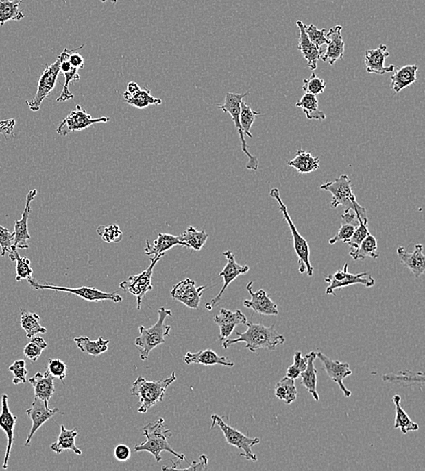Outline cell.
<instances>
[{
  "mask_svg": "<svg viewBox=\"0 0 425 471\" xmlns=\"http://www.w3.org/2000/svg\"><path fill=\"white\" fill-rule=\"evenodd\" d=\"M246 324L247 327L246 332L241 333L236 331L235 333L238 335L237 338H227L226 340H224L223 344H222L224 349H228L233 344L243 342L246 344L245 348L252 353H256L258 349L274 351L276 347L285 343V336L278 333L275 329L274 325L266 327L263 324H254L252 322H247Z\"/></svg>",
  "mask_w": 425,
  "mask_h": 471,
  "instance_id": "cell-1",
  "label": "cell"
},
{
  "mask_svg": "<svg viewBox=\"0 0 425 471\" xmlns=\"http://www.w3.org/2000/svg\"><path fill=\"white\" fill-rule=\"evenodd\" d=\"M143 434L146 437V441L135 445L134 450L136 453L147 451L154 457L157 462H160L162 461L160 453L162 451H167V453L173 454L180 461H187L184 454L176 453L169 442V439L171 436V431L165 425V419L162 418L156 420V422L148 423L147 425H145L143 427Z\"/></svg>",
  "mask_w": 425,
  "mask_h": 471,
  "instance_id": "cell-2",
  "label": "cell"
},
{
  "mask_svg": "<svg viewBox=\"0 0 425 471\" xmlns=\"http://www.w3.org/2000/svg\"><path fill=\"white\" fill-rule=\"evenodd\" d=\"M175 381V372H173L170 377L159 381H148L142 377H138L131 389V395L140 398L138 412L146 413L157 403L162 402L166 390Z\"/></svg>",
  "mask_w": 425,
  "mask_h": 471,
  "instance_id": "cell-3",
  "label": "cell"
},
{
  "mask_svg": "<svg viewBox=\"0 0 425 471\" xmlns=\"http://www.w3.org/2000/svg\"><path fill=\"white\" fill-rule=\"evenodd\" d=\"M158 320L150 328L143 325L139 327L140 335L135 339L134 344L140 351L141 360H147L149 355L157 346L165 343L166 336L170 335L171 327L165 324L169 316H173V312L165 307L158 310Z\"/></svg>",
  "mask_w": 425,
  "mask_h": 471,
  "instance_id": "cell-4",
  "label": "cell"
},
{
  "mask_svg": "<svg viewBox=\"0 0 425 471\" xmlns=\"http://www.w3.org/2000/svg\"><path fill=\"white\" fill-rule=\"evenodd\" d=\"M320 189L331 193V207L333 209L342 206L344 212H354L363 220H368L367 209L357 203L352 189V181L348 175H342L333 181L326 182L321 185Z\"/></svg>",
  "mask_w": 425,
  "mask_h": 471,
  "instance_id": "cell-5",
  "label": "cell"
},
{
  "mask_svg": "<svg viewBox=\"0 0 425 471\" xmlns=\"http://www.w3.org/2000/svg\"><path fill=\"white\" fill-rule=\"evenodd\" d=\"M269 196L278 201V207H280V212L282 213L284 220L288 223L289 228L291 229L293 242H294V249L298 257V266H300L298 270H300V273L303 274L306 272L308 276H313L314 268L311 262V249H309L308 241L300 235L297 227L293 222L285 203L281 200L280 190H278V188H274V189L270 190Z\"/></svg>",
  "mask_w": 425,
  "mask_h": 471,
  "instance_id": "cell-6",
  "label": "cell"
},
{
  "mask_svg": "<svg viewBox=\"0 0 425 471\" xmlns=\"http://www.w3.org/2000/svg\"><path fill=\"white\" fill-rule=\"evenodd\" d=\"M250 94V91H247L244 94H234V92H227L225 95V100L223 105H218L217 107L221 109L224 113L229 114L232 116L233 123H234L235 127L237 129L239 139L241 142V149L243 153L246 154L249 162L246 164L247 170H258V159L257 156L252 155V153L247 151V145L246 140H245V134L243 129L241 127V122H239V114H241V103L244 98Z\"/></svg>",
  "mask_w": 425,
  "mask_h": 471,
  "instance_id": "cell-7",
  "label": "cell"
},
{
  "mask_svg": "<svg viewBox=\"0 0 425 471\" xmlns=\"http://www.w3.org/2000/svg\"><path fill=\"white\" fill-rule=\"evenodd\" d=\"M212 429L218 426L222 433H223L228 444L234 446L239 450H243L244 453L241 454V456H244L249 461H258V457L252 453V448L253 446L258 444L260 442V439L249 438V437L245 436L241 431L232 428L229 423L225 422L223 419L219 417V415H212Z\"/></svg>",
  "mask_w": 425,
  "mask_h": 471,
  "instance_id": "cell-8",
  "label": "cell"
},
{
  "mask_svg": "<svg viewBox=\"0 0 425 471\" xmlns=\"http://www.w3.org/2000/svg\"><path fill=\"white\" fill-rule=\"evenodd\" d=\"M31 288L35 290H53V291H60V292H66L75 296L81 297L86 301L89 302H101L106 301V300H111V301L114 303H120L123 301V297L118 294L117 292L114 293H107L104 292L99 290H97L95 288L88 287H81V288H66V287H58V285H53L49 284V283H45V284H40V283L36 282L35 279H32L28 281Z\"/></svg>",
  "mask_w": 425,
  "mask_h": 471,
  "instance_id": "cell-9",
  "label": "cell"
},
{
  "mask_svg": "<svg viewBox=\"0 0 425 471\" xmlns=\"http://www.w3.org/2000/svg\"><path fill=\"white\" fill-rule=\"evenodd\" d=\"M325 281L328 283L326 294H332L334 296H336L335 290H341V288H348L349 285H363L365 288H372L376 284V280L367 272L359 274L349 273L348 263L345 264L342 270L337 271L336 273L326 277Z\"/></svg>",
  "mask_w": 425,
  "mask_h": 471,
  "instance_id": "cell-10",
  "label": "cell"
},
{
  "mask_svg": "<svg viewBox=\"0 0 425 471\" xmlns=\"http://www.w3.org/2000/svg\"><path fill=\"white\" fill-rule=\"evenodd\" d=\"M110 118L102 116L93 118L80 105L74 109L58 125L56 133L61 136H66L73 131H81L95 123H105L109 122Z\"/></svg>",
  "mask_w": 425,
  "mask_h": 471,
  "instance_id": "cell-11",
  "label": "cell"
},
{
  "mask_svg": "<svg viewBox=\"0 0 425 471\" xmlns=\"http://www.w3.org/2000/svg\"><path fill=\"white\" fill-rule=\"evenodd\" d=\"M160 259L158 257L151 259V263L147 269L139 275H132L126 281H123L119 285L121 290L136 296L138 310L141 309V304H142V300L145 294L149 291L153 290L151 279H153L154 269Z\"/></svg>",
  "mask_w": 425,
  "mask_h": 471,
  "instance_id": "cell-12",
  "label": "cell"
},
{
  "mask_svg": "<svg viewBox=\"0 0 425 471\" xmlns=\"http://www.w3.org/2000/svg\"><path fill=\"white\" fill-rule=\"evenodd\" d=\"M60 74V60L56 59L55 63L47 66L38 80V91L33 99L27 101V105L31 111H39L43 101L55 89L56 81Z\"/></svg>",
  "mask_w": 425,
  "mask_h": 471,
  "instance_id": "cell-13",
  "label": "cell"
},
{
  "mask_svg": "<svg viewBox=\"0 0 425 471\" xmlns=\"http://www.w3.org/2000/svg\"><path fill=\"white\" fill-rule=\"evenodd\" d=\"M206 287L197 288L195 281L186 279L174 285L171 291L174 300L182 303L191 309H199L202 294Z\"/></svg>",
  "mask_w": 425,
  "mask_h": 471,
  "instance_id": "cell-14",
  "label": "cell"
},
{
  "mask_svg": "<svg viewBox=\"0 0 425 471\" xmlns=\"http://www.w3.org/2000/svg\"><path fill=\"white\" fill-rule=\"evenodd\" d=\"M317 358H319L321 363L323 364L328 377L339 386L345 397H350L352 392L350 390L346 388L344 383L345 378L350 377L353 374L349 364L339 361L332 360L328 355L321 352L317 353Z\"/></svg>",
  "mask_w": 425,
  "mask_h": 471,
  "instance_id": "cell-15",
  "label": "cell"
},
{
  "mask_svg": "<svg viewBox=\"0 0 425 471\" xmlns=\"http://www.w3.org/2000/svg\"><path fill=\"white\" fill-rule=\"evenodd\" d=\"M222 255L226 257L227 259L226 266H224L223 270L219 273V277L223 279V287H222L219 293L214 297L212 301H210V305H212V308L215 307L216 305H218V303L221 301V297L223 296L227 288L229 287L239 276L246 274L250 271L249 266L239 265V263L236 262L235 256L234 254L232 253V251H224Z\"/></svg>",
  "mask_w": 425,
  "mask_h": 471,
  "instance_id": "cell-16",
  "label": "cell"
},
{
  "mask_svg": "<svg viewBox=\"0 0 425 471\" xmlns=\"http://www.w3.org/2000/svg\"><path fill=\"white\" fill-rule=\"evenodd\" d=\"M253 282H250L247 285V292L250 293L252 299L244 300L245 307L252 309L255 313L263 316H278V305L264 290L253 292Z\"/></svg>",
  "mask_w": 425,
  "mask_h": 471,
  "instance_id": "cell-17",
  "label": "cell"
},
{
  "mask_svg": "<svg viewBox=\"0 0 425 471\" xmlns=\"http://www.w3.org/2000/svg\"><path fill=\"white\" fill-rule=\"evenodd\" d=\"M58 412H59L58 408L50 410L49 406L44 403V400L39 399L38 397L34 398V402L32 405H31V408L27 411V416L32 420V427H31L29 435H28L25 445L29 446L31 440H32L36 431H38V429L44 423H46L47 420L51 419L53 415H56Z\"/></svg>",
  "mask_w": 425,
  "mask_h": 471,
  "instance_id": "cell-18",
  "label": "cell"
},
{
  "mask_svg": "<svg viewBox=\"0 0 425 471\" xmlns=\"http://www.w3.org/2000/svg\"><path fill=\"white\" fill-rule=\"evenodd\" d=\"M341 26L332 27L326 34L328 43L325 52L320 55V60L334 66L339 59L344 58L345 44L342 38Z\"/></svg>",
  "mask_w": 425,
  "mask_h": 471,
  "instance_id": "cell-19",
  "label": "cell"
},
{
  "mask_svg": "<svg viewBox=\"0 0 425 471\" xmlns=\"http://www.w3.org/2000/svg\"><path fill=\"white\" fill-rule=\"evenodd\" d=\"M38 194V190H32L27 193L26 200V207L22 214L21 220H16L15 222V229H14V246L16 249H27L29 248L28 240H30L31 236L28 232L27 221L29 218L31 212V203L35 200L36 196Z\"/></svg>",
  "mask_w": 425,
  "mask_h": 471,
  "instance_id": "cell-20",
  "label": "cell"
},
{
  "mask_svg": "<svg viewBox=\"0 0 425 471\" xmlns=\"http://www.w3.org/2000/svg\"><path fill=\"white\" fill-rule=\"evenodd\" d=\"M18 417L11 412L10 406H8V394L2 395L1 400V412H0V429L5 433L8 439L7 451H5L4 463H3V469L7 470L8 468V459H10L11 450L14 444V430Z\"/></svg>",
  "mask_w": 425,
  "mask_h": 471,
  "instance_id": "cell-21",
  "label": "cell"
},
{
  "mask_svg": "<svg viewBox=\"0 0 425 471\" xmlns=\"http://www.w3.org/2000/svg\"><path fill=\"white\" fill-rule=\"evenodd\" d=\"M214 322L219 327V341L226 340L239 324H246L247 316L241 310L232 311L221 308L219 315L215 316Z\"/></svg>",
  "mask_w": 425,
  "mask_h": 471,
  "instance_id": "cell-22",
  "label": "cell"
},
{
  "mask_svg": "<svg viewBox=\"0 0 425 471\" xmlns=\"http://www.w3.org/2000/svg\"><path fill=\"white\" fill-rule=\"evenodd\" d=\"M389 55L390 53L387 51V46L385 44H380L376 49L367 50L365 55V64L367 73L382 75L387 73L395 72L396 66L393 64H390L389 66L385 64V60L389 58Z\"/></svg>",
  "mask_w": 425,
  "mask_h": 471,
  "instance_id": "cell-23",
  "label": "cell"
},
{
  "mask_svg": "<svg viewBox=\"0 0 425 471\" xmlns=\"http://www.w3.org/2000/svg\"><path fill=\"white\" fill-rule=\"evenodd\" d=\"M123 98L126 103L134 107L143 109L150 105H162V100L160 98L154 97L150 89H141L140 86L135 82L128 84L127 90L123 94Z\"/></svg>",
  "mask_w": 425,
  "mask_h": 471,
  "instance_id": "cell-24",
  "label": "cell"
},
{
  "mask_svg": "<svg viewBox=\"0 0 425 471\" xmlns=\"http://www.w3.org/2000/svg\"><path fill=\"white\" fill-rule=\"evenodd\" d=\"M398 255L402 264L406 266L413 274V276L418 279L425 272V257L424 254V246L422 244H416L413 252H408L404 246H399Z\"/></svg>",
  "mask_w": 425,
  "mask_h": 471,
  "instance_id": "cell-25",
  "label": "cell"
},
{
  "mask_svg": "<svg viewBox=\"0 0 425 471\" xmlns=\"http://www.w3.org/2000/svg\"><path fill=\"white\" fill-rule=\"evenodd\" d=\"M176 246H184V243L180 240L179 236L159 233L153 245H151L150 241L146 240L145 253L147 256L153 257L151 259H157V257L162 259L166 251H170L171 249Z\"/></svg>",
  "mask_w": 425,
  "mask_h": 471,
  "instance_id": "cell-26",
  "label": "cell"
},
{
  "mask_svg": "<svg viewBox=\"0 0 425 471\" xmlns=\"http://www.w3.org/2000/svg\"><path fill=\"white\" fill-rule=\"evenodd\" d=\"M186 364H202V366H223L232 367L234 363L225 356L219 355L212 350H202L197 353L188 352L184 358Z\"/></svg>",
  "mask_w": 425,
  "mask_h": 471,
  "instance_id": "cell-27",
  "label": "cell"
},
{
  "mask_svg": "<svg viewBox=\"0 0 425 471\" xmlns=\"http://www.w3.org/2000/svg\"><path fill=\"white\" fill-rule=\"evenodd\" d=\"M53 381H55V377L49 371L45 374L38 372L28 380V382L33 386L35 397L44 400L47 406H49V400L56 392Z\"/></svg>",
  "mask_w": 425,
  "mask_h": 471,
  "instance_id": "cell-28",
  "label": "cell"
},
{
  "mask_svg": "<svg viewBox=\"0 0 425 471\" xmlns=\"http://www.w3.org/2000/svg\"><path fill=\"white\" fill-rule=\"evenodd\" d=\"M297 26L300 29V40H298V49L302 54L304 58L308 62V66L311 70H316L317 68V62H319L320 55H322V50L317 49L316 46L311 40L308 36H306L305 29H304V23L302 21H298Z\"/></svg>",
  "mask_w": 425,
  "mask_h": 471,
  "instance_id": "cell-29",
  "label": "cell"
},
{
  "mask_svg": "<svg viewBox=\"0 0 425 471\" xmlns=\"http://www.w3.org/2000/svg\"><path fill=\"white\" fill-rule=\"evenodd\" d=\"M417 64H407L396 70L395 74L391 77L392 88L396 94L402 90L409 88L417 81Z\"/></svg>",
  "mask_w": 425,
  "mask_h": 471,
  "instance_id": "cell-30",
  "label": "cell"
},
{
  "mask_svg": "<svg viewBox=\"0 0 425 471\" xmlns=\"http://www.w3.org/2000/svg\"><path fill=\"white\" fill-rule=\"evenodd\" d=\"M385 382L398 384L404 387H418L423 391L424 386V374L421 372H412L404 370L398 374H385L382 377Z\"/></svg>",
  "mask_w": 425,
  "mask_h": 471,
  "instance_id": "cell-31",
  "label": "cell"
},
{
  "mask_svg": "<svg viewBox=\"0 0 425 471\" xmlns=\"http://www.w3.org/2000/svg\"><path fill=\"white\" fill-rule=\"evenodd\" d=\"M287 164L294 168L301 175H308L319 169V157L312 155L308 151L298 150L295 158L289 160Z\"/></svg>",
  "mask_w": 425,
  "mask_h": 471,
  "instance_id": "cell-32",
  "label": "cell"
},
{
  "mask_svg": "<svg viewBox=\"0 0 425 471\" xmlns=\"http://www.w3.org/2000/svg\"><path fill=\"white\" fill-rule=\"evenodd\" d=\"M77 429L71 431L66 430L64 425L62 424L58 441L52 443L50 448L56 454H60L64 450H71L77 455H82L80 448L75 445V438H77Z\"/></svg>",
  "mask_w": 425,
  "mask_h": 471,
  "instance_id": "cell-33",
  "label": "cell"
},
{
  "mask_svg": "<svg viewBox=\"0 0 425 471\" xmlns=\"http://www.w3.org/2000/svg\"><path fill=\"white\" fill-rule=\"evenodd\" d=\"M308 366H306L305 371L300 374L301 383L305 387L306 391L312 395L313 399L319 402V395L317 394V371L316 367H315V360L317 359V353L311 351L308 353Z\"/></svg>",
  "mask_w": 425,
  "mask_h": 471,
  "instance_id": "cell-34",
  "label": "cell"
},
{
  "mask_svg": "<svg viewBox=\"0 0 425 471\" xmlns=\"http://www.w3.org/2000/svg\"><path fill=\"white\" fill-rule=\"evenodd\" d=\"M24 0H0V26L10 21H21L25 14L21 10Z\"/></svg>",
  "mask_w": 425,
  "mask_h": 471,
  "instance_id": "cell-35",
  "label": "cell"
},
{
  "mask_svg": "<svg viewBox=\"0 0 425 471\" xmlns=\"http://www.w3.org/2000/svg\"><path fill=\"white\" fill-rule=\"evenodd\" d=\"M295 106L304 112L308 120H323L326 119L325 113L319 110V100H317L316 95L305 92V94L295 103Z\"/></svg>",
  "mask_w": 425,
  "mask_h": 471,
  "instance_id": "cell-36",
  "label": "cell"
},
{
  "mask_svg": "<svg viewBox=\"0 0 425 471\" xmlns=\"http://www.w3.org/2000/svg\"><path fill=\"white\" fill-rule=\"evenodd\" d=\"M74 341L80 351L88 353L90 355L98 356L108 350V344L111 340L109 339L105 340L99 338L97 340L93 341L87 336H81V338H75Z\"/></svg>",
  "mask_w": 425,
  "mask_h": 471,
  "instance_id": "cell-37",
  "label": "cell"
},
{
  "mask_svg": "<svg viewBox=\"0 0 425 471\" xmlns=\"http://www.w3.org/2000/svg\"><path fill=\"white\" fill-rule=\"evenodd\" d=\"M349 255L354 260H365L367 257L378 259V244H377L376 238L373 235H368L360 244L359 248L353 251H349Z\"/></svg>",
  "mask_w": 425,
  "mask_h": 471,
  "instance_id": "cell-38",
  "label": "cell"
},
{
  "mask_svg": "<svg viewBox=\"0 0 425 471\" xmlns=\"http://www.w3.org/2000/svg\"><path fill=\"white\" fill-rule=\"evenodd\" d=\"M393 402L396 406V420L393 428L400 429L404 434H407L410 431H418L419 425L417 423L413 422L404 409L402 408L401 396L395 395L393 397Z\"/></svg>",
  "mask_w": 425,
  "mask_h": 471,
  "instance_id": "cell-39",
  "label": "cell"
},
{
  "mask_svg": "<svg viewBox=\"0 0 425 471\" xmlns=\"http://www.w3.org/2000/svg\"><path fill=\"white\" fill-rule=\"evenodd\" d=\"M180 240L184 243V246L199 251L202 246L207 242L209 235L204 231H198L193 226L188 227L186 231L179 236Z\"/></svg>",
  "mask_w": 425,
  "mask_h": 471,
  "instance_id": "cell-40",
  "label": "cell"
},
{
  "mask_svg": "<svg viewBox=\"0 0 425 471\" xmlns=\"http://www.w3.org/2000/svg\"><path fill=\"white\" fill-rule=\"evenodd\" d=\"M275 395L278 400H283L287 405H291L297 400L298 390L295 380L285 377L280 382L276 383Z\"/></svg>",
  "mask_w": 425,
  "mask_h": 471,
  "instance_id": "cell-41",
  "label": "cell"
},
{
  "mask_svg": "<svg viewBox=\"0 0 425 471\" xmlns=\"http://www.w3.org/2000/svg\"><path fill=\"white\" fill-rule=\"evenodd\" d=\"M21 325L26 331L27 338H32L38 333H46L47 328L40 324V318L35 313L28 312L27 310H21Z\"/></svg>",
  "mask_w": 425,
  "mask_h": 471,
  "instance_id": "cell-42",
  "label": "cell"
},
{
  "mask_svg": "<svg viewBox=\"0 0 425 471\" xmlns=\"http://www.w3.org/2000/svg\"><path fill=\"white\" fill-rule=\"evenodd\" d=\"M8 257L11 262H15L16 266V281H21V280L26 279L27 282L33 279V269L31 268V262L27 257H22L19 255L18 249L14 246L10 252H8Z\"/></svg>",
  "mask_w": 425,
  "mask_h": 471,
  "instance_id": "cell-43",
  "label": "cell"
},
{
  "mask_svg": "<svg viewBox=\"0 0 425 471\" xmlns=\"http://www.w3.org/2000/svg\"><path fill=\"white\" fill-rule=\"evenodd\" d=\"M263 114L261 112L253 111L252 107L246 103L242 101L241 103V114H239V122H241V127L243 129L245 136H247L250 138H252V133H250L253 123H254L256 116Z\"/></svg>",
  "mask_w": 425,
  "mask_h": 471,
  "instance_id": "cell-44",
  "label": "cell"
},
{
  "mask_svg": "<svg viewBox=\"0 0 425 471\" xmlns=\"http://www.w3.org/2000/svg\"><path fill=\"white\" fill-rule=\"evenodd\" d=\"M47 347V344L43 338L39 336H34L31 338L29 344H27L24 349V355L31 361H36L40 357L42 352Z\"/></svg>",
  "mask_w": 425,
  "mask_h": 471,
  "instance_id": "cell-45",
  "label": "cell"
},
{
  "mask_svg": "<svg viewBox=\"0 0 425 471\" xmlns=\"http://www.w3.org/2000/svg\"><path fill=\"white\" fill-rule=\"evenodd\" d=\"M78 72H80V69L73 66V68L69 72L64 73V85L63 91H62L60 97L56 99V102H66V101L74 98V94L70 92L69 86L70 84L78 82L80 80V75L78 74Z\"/></svg>",
  "mask_w": 425,
  "mask_h": 471,
  "instance_id": "cell-46",
  "label": "cell"
},
{
  "mask_svg": "<svg viewBox=\"0 0 425 471\" xmlns=\"http://www.w3.org/2000/svg\"><path fill=\"white\" fill-rule=\"evenodd\" d=\"M370 234L369 229H368V220H363L359 218V225L354 229L353 235L346 241V244L350 246V251H354L359 248L362 241Z\"/></svg>",
  "mask_w": 425,
  "mask_h": 471,
  "instance_id": "cell-47",
  "label": "cell"
},
{
  "mask_svg": "<svg viewBox=\"0 0 425 471\" xmlns=\"http://www.w3.org/2000/svg\"><path fill=\"white\" fill-rule=\"evenodd\" d=\"M97 233L107 243H118L123 240V234L117 224L98 227Z\"/></svg>",
  "mask_w": 425,
  "mask_h": 471,
  "instance_id": "cell-48",
  "label": "cell"
},
{
  "mask_svg": "<svg viewBox=\"0 0 425 471\" xmlns=\"http://www.w3.org/2000/svg\"><path fill=\"white\" fill-rule=\"evenodd\" d=\"M308 355L303 356L302 353L300 351L295 352L294 363L287 370L286 377L292 378L294 380L300 378V374L305 371L306 366H308Z\"/></svg>",
  "mask_w": 425,
  "mask_h": 471,
  "instance_id": "cell-49",
  "label": "cell"
},
{
  "mask_svg": "<svg viewBox=\"0 0 425 471\" xmlns=\"http://www.w3.org/2000/svg\"><path fill=\"white\" fill-rule=\"evenodd\" d=\"M304 29H305V32L306 36H308L309 40H311L319 50H322V47L325 46V44H328V39L326 38V30L325 29H319L313 24L309 25V26L304 24Z\"/></svg>",
  "mask_w": 425,
  "mask_h": 471,
  "instance_id": "cell-50",
  "label": "cell"
},
{
  "mask_svg": "<svg viewBox=\"0 0 425 471\" xmlns=\"http://www.w3.org/2000/svg\"><path fill=\"white\" fill-rule=\"evenodd\" d=\"M326 86V81L317 77L315 73H312L311 77L304 79V92L316 95V97L325 91Z\"/></svg>",
  "mask_w": 425,
  "mask_h": 471,
  "instance_id": "cell-51",
  "label": "cell"
},
{
  "mask_svg": "<svg viewBox=\"0 0 425 471\" xmlns=\"http://www.w3.org/2000/svg\"><path fill=\"white\" fill-rule=\"evenodd\" d=\"M8 370L14 375L13 383L18 385L19 383H26L28 371L26 368V361L25 360H16L14 361Z\"/></svg>",
  "mask_w": 425,
  "mask_h": 471,
  "instance_id": "cell-52",
  "label": "cell"
},
{
  "mask_svg": "<svg viewBox=\"0 0 425 471\" xmlns=\"http://www.w3.org/2000/svg\"><path fill=\"white\" fill-rule=\"evenodd\" d=\"M66 364L61 361L60 359H49V366H47V371L53 375V377L58 378L64 382L66 377Z\"/></svg>",
  "mask_w": 425,
  "mask_h": 471,
  "instance_id": "cell-53",
  "label": "cell"
},
{
  "mask_svg": "<svg viewBox=\"0 0 425 471\" xmlns=\"http://www.w3.org/2000/svg\"><path fill=\"white\" fill-rule=\"evenodd\" d=\"M0 248H1V257H5V254L14 248L13 232H10L2 225H0Z\"/></svg>",
  "mask_w": 425,
  "mask_h": 471,
  "instance_id": "cell-54",
  "label": "cell"
},
{
  "mask_svg": "<svg viewBox=\"0 0 425 471\" xmlns=\"http://www.w3.org/2000/svg\"><path fill=\"white\" fill-rule=\"evenodd\" d=\"M356 229V226L353 225V224H341L339 232H337L333 238L329 240L328 243L330 244V245H335V244L339 242V241H343V242L346 243V241L351 238V236L353 235L354 229Z\"/></svg>",
  "mask_w": 425,
  "mask_h": 471,
  "instance_id": "cell-55",
  "label": "cell"
},
{
  "mask_svg": "<svg viewBox=\"0 0 425 471\" xmlns=\"http://www.w3.org/2000/svg\"><path fill=\"white\" fill-rule=\"evenodd\" d=\"M114 457L118 461H127L131 458V450L128 446L120 444L114 448Z\"/></svg>",
  "mask_w": 425,
  "mask_h": 471,
  "instance_id": "cell-56",
  "label": "cell"
},
{
  "mask_svg": "<svg viewBox=\"0 0 425 471\" xmlns=\"http://www.w3.org/2000/svg\"><path fill=\"white\" fill-rule=\"evenodd\" d=\"M83 47L84 44L83 46L78 47V49H77L71 50V51H70L69 57V60L70 62V64H71V66L80 70L83 69L84 67V58L83 57H82L80 53L75 51H77V50H80L81 49H83Z\"/></svg>",
  "mask_w": 425,
  "mask_h": 471,
  "instance_id": "cell-57",
  "label": "cell"
},
{
  "mask_svg": "<svg viewBox=\"0 0 425 471\" xmlns=\"http://www.w3.org/2000/svg\"><path fill=\"white\" fill-rule=\"evenodd\" d=\"M16 125L15 119L0 120V134L5 137L13 133L14 127Z\"/></svg>",
  "mask_w": 425,
  "mask_h": 471,
  "instance_id": "cell-58",
  "label": "cell"
},
{
  "mask_svg": "<svg viewBox=\"0 0 425 471\" xmlns=\"http://www.w3.org/2000/svg\"><path fill=\"white\" fill-rule=\"evenodd\" d=\"M208 469V458L206 455H202L199 461H194L188 468L179 470H206Z\"/></svg>",
  "mask_w": 425,
  "mask_h": 471,
  "instance_id": "cell-59",
  "label": "cell"
},
{
  "mask_svg": "<svg viewBox=\"0 0 425 471\" xmlns=\"http://www.w3.org/2000/svg\"><path fill=\"white\" fill-rule=\"evenodd\" d=\"M102 2H106L107 0H101ZM109 1H111L112 4L115 5L118 2V0H109Z\"/></svg>",
  "mask_w": 425,
  "mask_h": 471,
  "instance_id": "cell-60",
  "label": "cell"
},
{
  "mask_svg": "<svg viewBox=\"0 0 425 471\" xmlns=\"http://www.w3.org/2000/svg\"><path fill=\"white\" fill-rule=\"evenodd\" d=\"M206 308H207V309L212 310V307L210 304L206 305Z\"/></svg>",
  "mask_w": 425,
  "mask_h": 471,
  "instance_id": "cell-61",
  "label": "cell"
},
{
  "mask_svg": "<svg viewBox=\"0 0 425 471\" xmlns=\"http://www.w3.org/2000/svg\"><path fill=\"white\" fill-rule=\"evenodd\" d=\"M0 333H1V331H0Z\"/></svg>",
  "mask_w": 425,
  "mask_h": 471,
  "instance_id": "cell-62",
  "label": "cell"
}]
</instances>
